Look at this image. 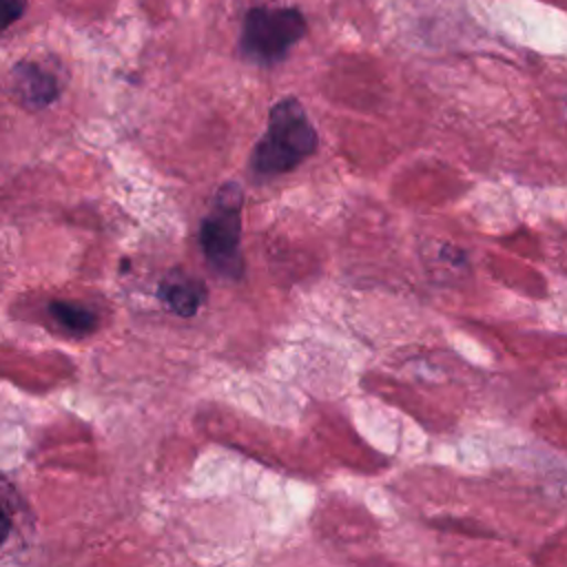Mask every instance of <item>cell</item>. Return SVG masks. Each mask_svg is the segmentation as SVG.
Returning a JSON list of instances; mask_svg holds the SVG:
<instances>
[{"instance_id": "7", "label": "cell", "mask_w": 567, "mask_h": 567, "mask_svg": "<svg viewBox=\"0 0 567 567\" xmlns=\"http://www.w3.org/2000/svg\"><path fill=\"white\" fill-rule=\"evenodd\" d=\"M27 11V0H0V31L22 18Z\"/></svg>"}, {"instance_id": "5", "label": "cell", "mask_w": 567, "mask_h": 567, "mask_svg": "<svg viewBox=\"0 0 567 567\" xmlns=\"http://www.w3.org/2000/svg\"><path fill=\"white\" fill-rule=\"evenodd\" d=\"M159 299L182 317H190L199 310V306L206 299V288L202 281L193 277H168L159 286Z\"/></svg>"}, {"instance_id": "4", "label": "cell", "mask_w": 567, "mask_h": 567, "mask_svg": "<svg viewBox=\"0 0 567 567\" xmlns=\"http://www.w3.org/2000/svg\"><path fill=\"white\" fill-rule=\"evenodd\" d=\"M11 78H13V89L18 97L31 109L47 106L58 95V84L53 75H49L44 69H40L33 62H20L13 69Z\"/></svg>"}, {"instance_id": "2", "label": "cell", "mask_w": 567, "mask_h": 567, "mask_svg": "<svg viewBox=\"0 0 567 567\" xmlns=\"http://www.w3.org/2000/svg\"><path fill=\"white\" fill-rule=\"evenodd\" d=\"M241 190L237 184L219 188L210 213L202 219L199 241L206 259L226 277H239L241 255Z\"/></svg>"}, {"instance_id": "8", "label": "cell", "mask_w": 567, "mask_h": 567, "mask_svg": "<svg viewBox=\"0 0 567 567\" xmlns=\"http://www.w3.org/2000/svg\"><path fill=\"white\" fill-rule=\"evenodd\" d=\"M9 527H11V523H9L7 514L0 509V545L7 540V536H9Z\"/></svg>"}, {"instance_id": "3", "label": "cell", "mask_w": 567, "mask_h": 567, "mask_svg": "<svg viewBox=\"0 0 567 567\" xmlns=\"http://www.w3.org/2000/svg\"><path fill=\"white\" fill-rule=\"evenodd\" d=\"M303 33L306 20L297 9L255 7L244 20L241 51L255 62H277Z\"/></svg>"}, {"instance_id": "1", "label": "cell", "mask_w": 567, "mask_h": 567, "mask_svg": "<svg viewBox=\"0 0 567 567\" xmlns=\"http://www.w3.org/2000/svg\"><path fill=\"white\" fill-rule=\"evenodd\" d=\"M317 148V133L295 97L277 102L270 111L268 131L255 146L252 166L261 175H279L295 168Z\"/></svg>"}, {"instance_id": "6", "label": "cell", "mask_w": 567, "mask_h": 567, "mask_svg": "<svg viewBox=\"0 0 567 567\" xmlns=\"http://www.w3.org/2000/svg\"><path fill=\"white\" fill-rule=\"evenodd\" d=\"M51 315L71 332L78 334H86L97 326V315L80 303H71V301H53L49 306Z\"/></svg>"}]
</instances>
